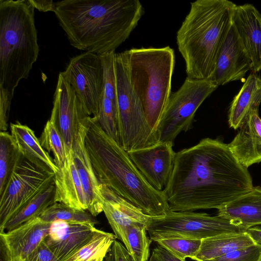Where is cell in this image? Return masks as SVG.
I'll use <instances>...</instances> for the list:
<instances>
[{"mask_svg":"<svg viewBox=\"0 0 261 261\" xmlns=\"http://www.w3.org/2000/svg\"><path fill=\"white\" fill-rule=\"evenodd\" d=\"M253 188L248 168L228 144L206 138L176 152L164 191L170 211L194 212L218 210Z\"/></svg>","mask_w":261,"mask_h":261,"instance_id":"6da1fadb","label":"cell"},{"mask_svg":"<svg viewBox=\"0 0 261 261\" xmlns=\"http://www.w3.org/2000/svg\"><path fill=\"white\" fill-rule=\"evenodd\" d=\"M54 12L71 45L100 55L129 37L144 9L138 0H64Z\"/></svg>","mask_w":261,"mask_h":261,"instance_id":"7a4b0ae2","label":"cell"},{"mask_svg":"<svg viewBox=\"0 0 261 261\" xmlns=\"http://www.w3.org/2000/svg\"><path fill=\"white\" fill-rule=\"evenodd\" d=\"M85 145L100 184L150 217H162L170 211L164 191L147 182L127 152L103 130L95 117L88 118Z\"/></svg>","mask_w":261,"mask_h":261,"instance_id":"3957f363","label":"cell"},{"mask_svg":"<svg viewBox=\"0 0 261 261\" xmlns=\"http://www.w3.org/2000/svg\"><path fill=\"white\" fill-rule=\"evenodd\" d=\"M35 8L29 0H0V130L7 131L14 91L39 52Z\"/></svg>","mask_w":261,"mask_h":261,"instance_id":"277c9868","label":"cell"},{"mask_svg":"<svg viewBox=\"0 0 261 261\" xmlns=\"http://www.w3.org/2000/svg\"><path fill=\"white\" fill-rule=\"evenodd\" d=\"M236 6L227 0H198L191 3L190 10L176 35L188 77L213 80Z\"/></svg>","mask_w":261,"mask_h":261,"instance_id":"5b68a950","label":"cell"},{"mask_svg":"<svg viewBox=\"0 0 261 261\" xmlns=\"http://www.w3.org/2000/svg\"><path fill=\"white\" fill-rule=\"evenodd\" d=\"M123 53L130 85L155 133L171 94L174 51L168 46L132 48Z\"/></svg>","mask_w":261,"mask_h":261,"instance_id":"8992f818","label":"cell"},{"mask_svg":"<svg viewBox=\"0 0 261 261\" xmlns=\"http://www.w3.org/2000/svg\"><path fill=\"white\" fill-rule=\"evenodd\" d=\"M115 70L119 145L127 152L156 144L155 133L130 85L123 51L115 54Z\"/></svg>","mask_w":261,"mask_h":261,"instance_id":"52a82bcc","label":"cell"},{"mask_svg":"<svg viewBox=\"0 0 261 261\" xmlns=\"http://www.w3.org/2000/svg\"><path fill=\"white\" fill-rule=\"evenodd\" d=\"M218 87L213 80L187 77L180 88L171 94L155 130L158 143H173L180 133L190 130L196 112Z\"/></svg>","mask_w":261,"mask_h":261,"instance_id":"ba28073f","label":"cell"},{"mask_svg":"<svg viewBox=\"0 0 261 261\" xmlns=\"http://www.w3.org/2000/svg\"><path fill=\"white\" fill-rule=\"evenodd\" d=\"M246 229L219 215L171 211L164 216L152 217L147 226L149 239L155 242L171 237L202 240L222 234L245 231Z\"/></svg>","mask_w":261,"mask_h":261,"instance_id":"9c48e42d","label":"cell"},{"mask_svg":"<svg viewBox=\"0 0 261 261\" xmlns=\"http://www.w3.org/2000/svg\"><path fill=\"white\" fill-rule=\"evenodd\" d=\"M54 175L39 168L22 155L0 195V231L14 215L54 181Z\"/></svg>","mask_w":261,"mask_h":261,"instance_id":"30bf717a","label":"cell"},{"mask_svg":"<svg viewBox=\"0 0 261 261\" xmlns=\"http://www.w3.org/2000/svg\"><path fill=\"white\" fill-rule=\"evenodd\" d=\"M73 89L89 116H98L103 92V72L100 55L84 52L72 57L61 72Z\"/></svg>","mask_w":261,"mask_h":261,"instance_id":"8fae6325","label":"cell"},{"mask_svg":"<svg viewBox=\"0 0 261 261\" xmlns=\"http://www.w3.org/2000/svg\"><path fill=\"white\" fill-rule=\"evenodd\" d=\"M88 116L73 89L60 72L49 120L61 134L68 154L72 150L82 121Z\"/></svg>","mask_w":261,"mask_h":261,"instance_id":"7c38bea8","label":"cell"},{"mask_svg":"<svg viewBox=\"0 0 261 261\" xmlns=\"http://www.w3.org/2000/svg\"><path fill=\"white\" fill-rule=\"evenodd\" d=\"M173 146V143L165 142L127 151L141 174L157 190H164L171 175L176 154Z\"/></svg>","mask_w":261,"mask_h":261,"instance_id":"4fadbf2b","label":"cell"},{"mask_svg":"<svg viewBox=\"0 0 261 261\" xmlns=\"http://www.w3.org/2000/svg\"><path fill=\"white\" fill-rule=\"evenodd\" d=\"M252 67L232 21L220 50L213 80L218 86L242 80Z\"/></svg>","mask_w":261,"mask_h":261,"instance_id":"5bb4252c","label":"cell"},{"mask_svg":"<svg viewBox=\"0 0 261 261\" xmlns=\"http://www.w3.org/2000/svg\"><path fill=\"white\" fill-rule=\"evenodd\" d=\"M97 229L95 225L87 222L55 221L44 240L58 261H66L91 239Z\"/></svg>","mask_w":261,"mask_h":261,"instance_id":"9a60e30c","label":"cell"},{"mask_svg":"<svg viewBox=\"0 0 261 261\" xmlns=\"http://www.w3.org/2000/svg\"><path fill=\"white\" fill-rule=\"evenodd\" d=\"M98 195L102 211L116 238L124 244L127 229L139 222L147 226L152 217L144 214L138 207L123 198L107 186L100 184Z\"/></svg>","mask_w":261,"mask_h":261,"instance_id":"2e32d148","label":"cell"},{"mask_svg":"<svg viewBox=\"0 0 261 261\" xmlns=\"http://www.w3.org/2000/svg\"><path fill=\"white\" fill-rule=\"evenodd\" d=\"M232 21L256 73L261 70V14L251 4L236 5Z\"/></svg>","mask_w":261,"mask_h":261,"instance_id":"e0dca14e","label":"cell"},{"mask_svg":"<svg viewBox=\"0 0 261 261\" xmlns=\"http://www.w3.org/2000/svg\"><path fill=\"white\" fill-rule=\"evenodd\" d=\"M89 117L86 118L81 124L71 152L86 196L88 204V212L95 217L103 211L98 195V188L100 183L96 175L85 145Z\"/></svg>","mask_w":261,"mask_h":261,"instance_id":"ac0fdd59","label":"cell"},{"mask_svg":"<svg viewBox=\"0 0 261 261\" xmlns=\"http://www.w3.org/2000/svg\"><path fill=\"white\" fill-rule=\"evenodd\" d=\"M51 223L40 217L30 220L17 227L0 232L13 261H24L49 233Z\"/></svg>","mask_w":261,"mask_h":261,"instance_id":"d6986e66","label":"cell"},{"mask_svg":"<svg viewBox=\"0 0 261 261\" xmlns=\"http://www.w3.org/2000/svg\"><path fill=\"white\" fill-rule=\"evenodd\" d=\"M55 202L81 211H88V204L74 162L71 150L59 170L55 174Z\"/></svg>","mask_w":261,"mask_h":261,"instance_id":"ffe728a7","label":"cell"},{"mask_svg":"<svg viewBox=\"0 0 261 261\" xmlns=\"http://www.w3.org/2000/svg\"><path fill=\"white\" fill-rule=\"evenodd\" d=\"M258 112H253L249 115L228 144L236 158L247 168L261 162V118Z\"/></svg>","mask_w":261,"mask_h":261,"instance_id":"44dd1931","label":"cell"},{"mask_svg":"<svg viewBox=\"0 0 261 261\" xmlns=\"http://www.w3.org/2000/svg\"><path fill=\"white\" fill-rule=\"evenodd\" d=\"M218 215L246 229L261 225V187H253L219 208Z\"/></svg>","mask_w":261,"mask_h":261,"instance_id":"7402d4cb","label":"cell"},{"mask_svg":"<svg viewBox=\"0 0 261 261\" xmlns=\"http://www.w3.org/2000/svg\"><path fill=\"white\" fill-rule=\"evenodd\" d=\"M10 131L19 151L24 158L48 173L55 174L59 170L31 128L17 122L11 123Z\"/></svg>","mask_w":261,"mask_h":261,"instance_id":"603a6c76","label":"cell"},{"mask_svg":"<svg viewBox=\"0 0 261 261\" xmlns=\"http://www.w3.org/2000/svg\"><path fill=\"white\" fill-rule=\"evenodd\" d=\"M261 102V79L250 74L232 100L228 114V124L234 129L239 128L253 112L258 111Z\"/></svg>","mask_w":261,"mask_h":261,"instance_id":"cb8c5ba5","label":"cell"},{"mask_svg":"<svg viewBox=\"0 0 261 261\" xmlns=\"http://www.w3.org/2000/svg\"><path fill=\"white\" fill-rule=\"evenodd\" d=\"M255 244L246 231L222 234L202 240L198 252L192 259L208 260Z\"/></svg>","mask_w":261,"mask_h":261,"instance_id":"d4e9b609","label":"cell"},{"mask_svg":"<svg viewBox=\"0 0 261 261\" xmlns=\"http://www.w3.org/2000/svg\"><path fill=\"white\" fill-rule=\"evenodd\" d=\"M55 194L54 180L14 215L0 232L13 229L30 220L39 217L46 208L55 203Z\"/></svg>","mask_w":261,"mask_h":261,"instance_id":"484cf974","label":"cell"},{"mask_svg":"<svg viewBox=\"0 0 261 261\" xmlns=\"http://www.w3.org/2000/svg\"><path fill=\"white\" fill-rule=\"evenodd\" d=\"M115 234L97 229L91 239L66 261H103Z\"/></svg>","mask_w":261,"mask_h":261,"instance_id":"4316f807","label":"cell"},{"mask_svg":"<svg viewBox=\"0 0 261 261\" xmlns=\"http://www.w3.org/2000/svg\"><path fill=\"white\" fill-rule=\"evenodd\" d=\"M21 156L11 134L0 132V195Z\"/></svg>","mask_w":261,"mask_h":261,"instance_id":"83f0119b","label":"cell"},{"mask_svg":"<svg viewBox=\"0 0 261 261\" xmlns=\"http://www.w3.org/2000/svg\"><path fill=\"white\" fill-rule=\"evenodd\" d=\"M147 226L135 222L127 229L124 245L135 261H148L151 240L147 236Z\"/></svg>","mask_w":261,"mask_h":261,"instance_id":"f1b7e54d","label":"cell"},{"mask_svg":"<svg viewBox=\"0 0 261 261\" xmlns=\"http://www.w3.org/2000/svg\"><path fill=\"white\" fill-rule=\"evenodd\" d=\"M39 141L46 151L53 153L56 165L59 168L61 167L67 159L68 153L61 134L49 120L44 127Z\"/></svg>","mask_w":261,"mask_h":261,"instance_id":"f546056e","label":"cell"},{"mask_svg":"<svg viewBox=\"0 0 261 261\" xmlns=\"http://www.w3.org/2000/svg\"><path fill=\"white\" fill-rule=\"evenodd\" d=\"M39 217L50 223L58 220L87 222L94 225L98 223L95 217L89 212L72 208L59 202H55L48 206Z\"/></svg>","mask_w":261,"mask_h":261,"instance_id":"4dcf8cb0","label":"cell"},{"mask_svg":"<svg viewBox=\"0 0 261 261\" xmlns=\"http://www.w3.org/2000/svg\"><path fill=\"white\" fill-rule=\"evenodd\" d=\"M178 258L192 259L198 252L202 240L184 237H171L162 239L155 242Z\"/></svg>","mask_w":261,"mask_h":261,"instance_id":"1f68e13d","label":"cell"},{"mask_svg":"<svg viewBox=\"0 0 261 261\" xmlns=\"http://www.w3.org/2000/svg\"><path fill=\"white\" fill-rule=\"evenodd\" d=\"M96 118L103 130L119 144L117 109L112 101L103 94L99 113Z\"/></svg>","mask_w":261,"mask_h":261,"instance_id":"d6a6232c","label":"cell"},{"mask_svg":"<svg viewBox=\"0 0 261 261\" xmlns=\"http://www.w3.org/2000/svg\"><path fill=\"white\" fill-rule=\"evenodd\" d=\"M115 51L100 55L103 72V94L112 101L117 109L116 76L115 70Z\"/></svg>","mask_w":261,"mask_h":261,"instance_id":"836d02e7","label":"cell"},{"mask_svg":"<svg viewBox=\"0 0 261 261\" xmlns=\"http://www.w3.org/2000/svg\"><path fill=\"white\" fill-rule=\"evenodd\" d=\"M261 255V245L237 249L220 257L205 261H258Z\"/></svg>","mask_w":261,"mask_h":261,"instance_id":"e575fe53","label":"cell"},{"mask_svg":"<svg viewBox=\"0 0 261 261\" xmlns=\"http://www.w3.org/2000/svg\"><path fill=\"white\" fill-rule=\"evenodd\" d=\"M104 261H135L126 248L115 240L107 252Z\"/></svg>","mask_w":261,"mask_h":261,"instance_id":"d590c367","label":"cell"},{"mask_svg":"<svg viewBox=\"0 0 261 261\" xmlns=\"http://www.w3.org/2000/svg\"><path fill=\"white\" fill-rule=\"evenodd\" d=\"M24 261H58L45 240L29 254Z\"/></svg>","mask_w":261,"mask_h":261,"instance_id":"8d00e7d4","label":"cell"},{"mask_svg":"<svg viewBox=\"0 0 261 261\" xmlns=\"http://www.w3.org/2000/svg\"><path fill=\"white\" fill-rule=\"evenodd\" d=\"M152 253L158 261H186L178 258L159 245L153 249Z\"/></svg>","mask_w":261,"mask_h":261,"instance_id":"74e56055","label":"cell"},{"mask_svg":"<svg viewBox=\"0 0 261 261\" xmlns=\"http://www.w3.org/2000/svg\"><path fill=\"white\" fill-rule=\"evenodd\" d=\"M35 9L38 11L47 12L51 11L54 12L55 9V2L53 1L29 0Z\"/></svg>","mask_w":261,"mask_h":261,"instance_id":"f35d334b","label":"cell"},{"mask_svg":"<svg viewBox=\"0 0 261 261\" xmlns=\"http://www.w3.org/2000/svg\"><path fill=\"white\" fill-rule=\"evenodd\" d=\"M0 261H13L3 237L0 235Z\"/></svg>","mask_w":261,"mask_h":261,"instance_id":"ab89813d","label":"cell"},{"mask_svg":"<svg viewBox=\"0 0 261 261\" xmlns=\"http://www.w3.org/2000/svg\"><path fill=\"white\" fill-rule=\"evenodd\" d=\"M251 238L257 244L261 245V226H255L249 227L246 229Z\"/></svg>","mask_w":261,"mask_h":261,"instance_id":"60d3db41","label":"cell"},{"mask_svg":"<svg viewBox=\"0 0 261 261\" xmlns=\"http://www.w3.org/2000/svg\"><path fill=\"white\" fill-rule=\"evenodd\" d=\"M148 261H158L154 255L151 253Z\"/></svg>","mask_w":261,"mask_h":261,"instance_id":"b9f144b4","label":"cell"},{"mask_svg":"<svg viewBox=\"0 0 261 261\" xmlns=\"http://www.w3.org/2000/svg\"><path fill=\"white\" fill-rule=\"evenodd\" d=\"M258 261H261V255L260 256V257H259V260Z\"/></svg>","mask_w":261,"mask_h":261,"instance_id":"7bdbcfd3","label":"cell"}]
</instances>
